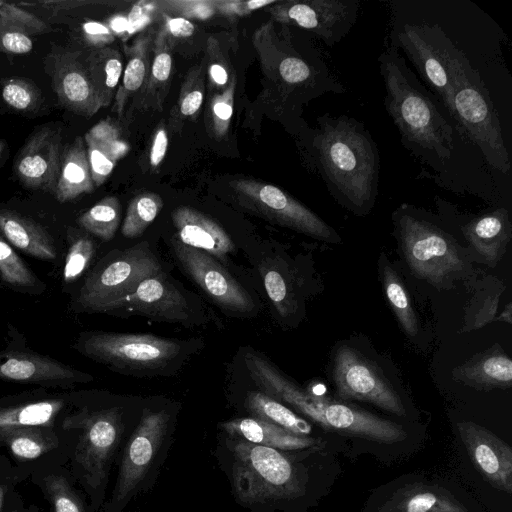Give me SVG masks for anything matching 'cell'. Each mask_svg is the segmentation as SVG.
<instances>
[{
    "instance_id": "55",
    "label": "cell",
    "mask_w": 512,
    "mask_h": 512,
    "mask_svg": "<svg viewBox=\"0 0 512 512\" xmlns=\"http://www.w3.org/2000/svg\"><path fill=\"white\" fill-rule=\"evenodd\" d=\"M5 147H6V142L4 140L0 139V158L5 150Z\"/></svg>"
},
{
    "instance_id": "17",
    "label": "cell",
    "mask_w": 512,
    "mask_h": 512,
    "mask_svg": "<svg viewBox=\"0 0 512 512\" xmlns=\"http://www.w3.org/2000/svg\"><path fill=\"white\" fill-rule=\"evenodd\" d=\"M60 130L51 125L37 128L14 160V173L26 187L54 193L62 154Z\"/></svg>"
},
{
    "instance_id": "27",
    "label": "cell",
    "mask_w": 512,
    "mask_h": 512,
    "mask_svg": "<svg viewBox=\"0 0 512 512\" xmlns=\"http://www.w3.org/2000/svg\"><path fill=\"white\" fill-rule=\"evenodd\" d=\"M380 512H468L443 487L422 482L406 484L383 505Z\"/></svg>"
},
{
    "instance_id": "30",
    "label": "cell",
    "mask_w": 512,
    "mask_h": 512,
    "mask_svg": "<svg viewBox=\"0 0 512 512\" xmlns=\"http://www.w3.org/2000/svg\"><path fill=\"white\" fill-rule=\"evenodd\" d=\"M0 441L20 459H35L58 446V437L51 427L23 426L0 429Z\"/></svg>"
},
{
    "instance_id": "28",
    "label": "cell",
    "mask_w": 512,
    "mask_h": 512,
    "mask_svg": "<svg viewBox=\"0 0 512 512\" xmlns=\"http://www.w3.org/2000/svg\"><path fill=\"white\" fill-rule=\"evenodd\" d=\"M94 187L85 142L82 137H77L62 151L53 195L57 201L66 203L91 193Z\"/></svg>"
},
{
    "instance_id": "31",
    "label": "cell",
    "mask_w": 512,
    "mask_h": 512,
    "mask_svg": "<svg viewBox=\"0 0 512 512\" xmlns=\"http://www.w3.org/2000/svg\"><path fill=\"white\" fill-rule=\"evenodd\" d=\"M246 406L253 417L277 425L295 435L309 436L312 432L310 422L262 391L250 392Z\"/></svg>"
},
{
    "instance_id": "40",
    "label": "cell",
    "mask_w": 512,
    "mask_h": 512,
    "mask_svg": "<svg viewBox=\"0 0 512 512\" xmlns=\"http://www.w3.org/2000/svg\"><path fill=\"white\" fill-rule=\"evenodd\" d=\"M44 483L55 512H84L81 501L64 477L51 475Z\"/></svg>"
},
{
    "instance_id": "51",
    "label": "cell",
    "mask_w": 512,
    "mask_h": 512,
    "mask_svg": "<svg viewBox=\"0 0 512 512\" xmlns=\"http://www.w3.org/2000/svg\"><path fill=\"white\" fill-rule=\"evenodd\" d=\"M168 28L176 37H188L194 33V25L183 17L172 18L168 21Z\"/></svg>"
},
{
    "instance_id": "24",
    "label": "cell",
    "mask_w": 512,
    "mask_h": 512,
    "mask_svg": "<svg viewBox=\"0 0 512 512\" xmlns=\"http://www.w3.org/2000/svg\"><path fill=\"white\" fill-rule=\"evenodd\" d=\"M462 230L474 250L493 266L505 252L512 228L507 210L497 208L475 217Z\"/></svg>"
},
{
    "instance_id": "42",
    "label": "cell",
    "mask_w": 512,
    "mask_h": 512,
    "mask_svg": "<svg viewBox=\"0 0 512 512\" xmlns=\"http://www.w3.org/2000/svg\"><path fill=\"white\" fill-rule=\"evenodd\" d=\"M33 49L30 36L13 24L0 18V52L26 54Z\"/></svg>"
},
{
    "instance_id": "14",
    "label": "cell",
    "mask_w": 512,
    "mask_h": 512,
    "mask_svg": "<svg viewBox=\"0 0 512 512\" xmlns=\"http://www.w3.org/2000/svg\"><path fill=\"white\" fill-rule=\"evenodd\" d=\"M359 0L289 1L276 9V17L312 31L328 46L338 43L354 25Z\"/></svg>"
},
{
    "instance_id": "25",
    "label": "cell",
    "mask_w": 512,
    "mask_h": 512,
    "mask_svg": "<svg viewBox=\"0 0 512 512\" xmlns=\"http://www.w3.org/2000/svg\"><path fill=\"white\" fill-rule=\"evenodd\" d=\"M221 426L228 434L238 439L282 451L317 448L322 444L321 439L295 435L255 417L233 419L222 423Z\"/></svg>"
},
{
    "instance_id": "38",
    "label": "cell",
    "mask_w": 512,
    "mask_h": 512,
    "mask_svg": "<svg viewBox=\"0 0 512 512\" xmlns=\"http://www.w3.org/2000/svg\"><path fill=\"white\" fill-rule=\"evenodd\" d=\"M118 140L101 142L85 135L84 142L87 146V158L94 186L103 184L111 174L117 161L113 149Z\"/></svg>"
},
{
    "instance_id": "21",
    "label": "cell",
    "mask_w": 512,
    "mask_h": 512,
    "mask_svg": "<svg viewBox=\"0 0 512 512\" xmlns=\"http://www.w3.org/2000/svg\"><path fill=\"white\" fill-rule=\"evenodd\" d=\"M67 394H51L46 388L0 399V429L42 426L52 427L67 406Z\"/></svg>"
},
{
    "instance_id": "15",
    "label": "cell",
    "mask_w": 512,
    "mask_h": 512,
    "mask_svg": "<svg viewBox=\"0 0 512 512\" xmlns=\"http://www.w3.org/2000/svg\"><path fill=\"white\" fill-rule=\"evenodd\" d=\"M81 53L54 46L45 59L58 103L75 114L90 117L102 104L94 91Z\"/></svg>"
},
{
    "instance_id": "22",
    "label": "cell",
    "mask_w": 512,
    "mask_h": 512,
    "mask_svg": "<svg viewBox=\"0 0 512 512\" xmlns=\"http://www.w3.org/2000/svg\"><path fill=\"white\" fill-rule=\"evenodd\" d=\"M172 220L181 243L217 258H225L233 252L234 243L225 230L196 209L177 207L172 212Z\"/></svg>"
},
{
    "instance_id": "36",
    "label": "cell",
    "mask_w": 512,
    "mask_h": 512,
    "mask_svg": "<svg viewBox=\"0 0 512 512\" xmlns=\"http://www.w3.org/2000/svg\"><path fill=\"white\" fill-rule=\"evenodd\" d=\"M68 251L63 270L66 284L75 281L86 270L95 254V243L85 233L74 228L68 229Z\"/></svg>"
},
{
    "instance_id": "35",
    "label": "cell",
    "mask_w": 512,
    "mask_h": 512,
    "mask_svg": "<svg viewBox=\"0 0 512 512\" xmlns=\"http://www.w3.org/2000/svg\"><path fill=\"white\" fill-rule=\"evenodd\" d=\"M163 201L152 192H143L135 196L129 203L121 233L127 238H137L158 216Z\"/></svg>"
},
{
    "instance_id": "34",
    "label": "cell",
    "mask_w": 512,
    "mask_h": 512,
    "mask_svg": "<svg viewBox=\"0 0 512 512\" xmlns=\"http://www.w3.org/2000/svg\"><path fill=\"white\" fill-rule=\"evenodd\" d=\"M120 217L121 207L118 199L107 196L81 214L77 222L86 232L108 241L114 237Z\"/></svg>"
},
{
    "instance_id": "13",
    "label": "cell",
    "mask_w": 512,
    "mask_h": 512,
    "mask_svg": "<svg viewBox=\"0 0 512 512\" xmlns=\"http://www.w3.org/2000/svg\"><path fill=\"white\" fill-rule=\"evenodd\" d=\"M174 254L185 271L219 306L240 314L255 304L247 291L209 254L172 240Z\"/></svg>"
},
{
    "instance_id": "1",
    "label": "cell",
    "mask_w": 512,
    "mask_h": 512,
    "mask_svg": "<svg viewBox=\"0 0 512 512\" xmlns=\"http://www.w3.org/2000/svg\"><path fill=\"white\" fill-rule=\"evenodd\" d=\"M311 138L313 158L333 197L366 214L377 196L379 153L369 131L347 116L324 114Z\"/></svg>"
},
{
    "instance_id": "8",
    "label": "cell",
    "mask_w": 512,
    "mask_h": 512,
    "mask_svg": "<svg viewBox=\"0 0 512 512\" xmlns=\"http://www.w3.org/2000/svg\"><path fill=\"white\" fill-rule=\"evenodd\" d=\"M171 415L166 410H143L141 420L127 442L108 512H121L156 463L169 432Z\"/></svg>"
},
{
    "instance_id": "44",
    "label": "cell",
    "mask_w": 512,
    "mask_h": 512,
    "mask_svg": "<svg viewBox=\"0 0 512 512\" xmlns=\"http://www.w3.org/2000/svg\"><path fill=\"white\" fill-rule=\"evenodd\" d=\"M264 285L269 298L279 313L286 314L288 309V290L283 277L277 271L269 270L264 275Z\"/></svg>"
},
{
    "instance_id": "45",
    "label": "cell",
    "mask_w": 512,
    "mask_h": 512,
    "mask_svg": "<svg viewBox=\"0 0 512 512\" xmlns=\"http://www.w3.org/2000/svg\"><path fill=\"white\" fill-rule=\"evenodd\" d=\"M82 30L85 40L92 46H102L113 39L109 27L100 22L87 21L82 25Z\"/></svg>"
},
{
    "instance_id": "5",
    "label": "cell",
    "mask_w": 512,
    "mask_h": 512,
    "mask_svg": "<svg viewBox=\"0 0 512 512\" xmlns=\"http://www.w3.org/2000/svg\"><path fill=\"white\" fill-rule=\"evenodd\" d=\"M233 458V485L242 502L264 503L303 493L298 469L280 450L238 439Z\"/></svg>"
},
{
    "instance_id": "37",
    "label": "cell",
    "mask_w": 512,
    "mask_h": 512,
    "mask_svg": "<svg viewBox=\"0 0 512 512\" xmlns=\"http://www.w3.org/2000/svg\"><path fill=\"white\" fill-rule=\"evenodd\" d=\"M1 96L11 109L19 112H30L39 106L42 95L39 88L32 81L13 77L3 82Z\"/></svg>"
},
{
    "instance_id": "18",
    "label": "cell",
    "mask_w": 512,
    "mask_h": 512,
    "mask_svg": "<svg viewBox=\"0 0 512 512\" xmlns=\"http://www.w3.org/2000/svg\"><path fill=\"white\" fill-rule=\"evenodd\" d=\"M184 295L163 272L144 279L129 295L104 306L100 312L145 315L157 320L183 322L189 317Z\"/></svg>"
},
{
    "instance_id": "11",
    "label": "cell",
    "mask_w": 512,
    "mask_h": 512,
    "mask_svg": "<svg viewBox=\"0 0 512 512\" xmlns=\"http://www.w3.org/2000/svg\"><path fill=\"white\" fill-rule=\"evenodd\" d=\"M230 186L246 206L281 226L325 242L340 240L312 210L272 184L240 179L230 182Z\"/></svg>"
},
{
    "instance_id": "12",
    "label": "cell",
    "mask_w": 512,
    "mask_h": 512,
    "mask_svg": "<svg viewBox=\"0 0 512 512\" xmlns=\"http://www.w3.org/2000/svg\"><path fill=\"white\" fill-rule=\"evenodd\" d=\"M332 378L340 400L367 402L391 414L406 415L396 390L368 359L349 346L336 350Z\"/></svg>"
},
{
    "instance_id": "32",
    "label": "cell",
    "mask_w": 512,
    "mask_h": 512,
    "mask_svg": "<svg viewBox=\"0 0 512 512\" xmlns=\"http://www.w3.org/2000/svg\"><path fill=\"white\" fill-rule=\"evenodd\" d=\"M380 271L386 298L398 322L408 336H416L419 330L417 316L412 308L402 280L387 262L384 254H382L380 258Z\"/></svg>"
},
{
    "instance_id": "7",
    "label": "cell",
    "mask_w": 512,
    "mask_h": 512,
    "mask_svg": "<svg viewBox=\"0 0 512 512\" xmlns=\"http://www.w3.org/2000/svg\"><path fill=\"white\" fill-rule=\"evenodd\" d=\"M74 349L82 355L118 369L158 370L175 359L179 342L150 334L86 332Z\"/></svg>"
},
{
    "instance_id": "43",
    "label": "cell",
    "mask_w": 512,
    "mask_h": 512,
    "mask_svg": "<svg viewBox=\"0 0 512 512\" xmlns=\"http://www.w3.org/2000/svg\"><path fill=\"white\" fill-rule=\"evenodd\" d=\"M234 81L221 95H217L211 106L212 126L217 136H223L229 126L233 113Z\"/></svg>"
},
{
    "instance_id": "16",
    "label": "cell",
    "mask_w": 512,
    "mask_h": 512,
    "mask_svg": "<svg viewBox=\"0 0 512 512\" xmlns=\"http://www.w3.org/2000/svg\"><path fill=\"white\" fill-rule=\"evenodd\" d=\"M93 376L49 356L23 349L0 351V381L71 388Z\"/></svg>"
},
{
    "instance_id": "53",
    "label": "cell",
    "mask_w": 512,
    "mask_h": 512,
    "mask_svg": "<svg viewBox=\"0 0 512 512\" xmlns=\"http://www.w3.org/2000/svg\"><path fill=\"white\" fill-rule=\"evenodd\" d=\"M109 29L115 33L128 31V20L123 16H115L110 20Z\"/></svg>"
},
{
    "instance_id": "10",
    "label": "cell",
    "mask_w": 512,
    "mask_h": 512,
    "mask_svg": "<svg viewBox=\"0 0 512 512\" xmlns=\"http://www.w3.org/2000/svg\"><path fill=\"white\" fill-rule=\"evenodd\" d=\"M291 407L325 430L342 435L382 444H394L407 436L404 428L393 421L343 402L309 394L304 390Z\"/></svg>"
},
{
    "instance_id": "23",
    "label": "cell",
    "mask_w": 512,
    "mask_h": 512,
    "mask_svg": "<svg viewBox=\"0 0 512 512\" xmlns=\"http://www.w3.org/2000/svg\"><path fill=\"white\" fill-rule=\"evenodd\" d=\"M0 232L15 248L44 261L57 258L53 237L34 220L7 208H0Z\"/></svg>"
},
{
    "instance_id": "39",
    "label": "cell",
    "mask_w": 512,
    "mask_h": 512,
    "mask_svg": "<svg viewBox=\"0 0 512 512\" xmlns=\"http://www.w3.org/2000/svg\"><path fill=\"white\" fill-rule=\"evenodd\" d=\"M146 62L144 43L139 41L124 70L122 87L116 94V106L119 112L128 92L136 91L143 84L146 75Z\"/></svg>"
},
{
    "instance_id": "19",
    "label": "cell",
    "mask_w": 512,
    "mask_h": 512,
    "mask_svg": "<svg viewBox=\"0 0 512 512\" xmlns=\"http://www.w3.org/2000/svg\"><path fill=\"white\" fill-rule=\"evenodd\" d=\"M457 430L473 466L495 489L512 493V448L492 431L472 422L457 423Z\"/></svg>"
},
{
    "instance_id": "33",
    "label": "cell",
    "mask_w": 512,
    "mask_h": 512,
    "mask_svg": "<svg viewBox=\"0 0 512 512\" xmlns=\"http://www.w3.org/2000/svg\"><path fill=\"white\" fill-rule=\"evenodd\" d=\"M0 277L16 290L31 293H42L46 285L19 257L12 245L0 235Z\"/></svg>"
},
{
    "instance_id": "50",
    "label": "cell",
    "mask_w": 512,
    "mask_h": 512,
    "mask_svg": "<svg viewBox=\"0 0 512 512\" xmlns=\"http://www.w3.org/2000/svg\"><path fill=\"white\" fill-rule=\"evenodd\" d=\"M175 3L177 5H180L183 14L188 15L189 17L204 19L213 14V9L211 6L212 4H214V2L212 3L206 1H185V4L189 6V8L182 6L179 2Z\"/></svg>"
},
{
    "instance_id": "26",
    "label": "cell",
    "mask_w": 512,
    "mask_h": 512,
    "mask_svg": "<svg viewBox=\"0 0 512 512\" xmlns=\"http://www.w3.org/2000/svg\"><path fill=\"white\" fill-rule=\"evenodd\" d=\"M452 376L480 390L507 389L512 385V361L501 349L493 348L454 368Z\"/></svg>"
},
{
    "instance_id": "54",
    "label": "cell",
    "mask_w": 512,
    "mask_h": 512,
    "mask_svg": "<svg viewBox=\"0 0 512 512\" xmlns=\"http://www.w3.org/2000/svg\"><path fill=\"white\" fill-rule=\"evenodd\" d=\"M500 316L501 317L498 318L499 320H504V321L508 322L509 324L511 323V305H510V303L506 307V314L503 312Z\"/></svg>"
},
{
    "instance_id": "52",
    "label": "cell",
    "mask_w": 512,
    "mask_h": 512,
    "mask_svg": "<svg viewBox=\"0 0 512 512\" xmlns=\"http://www.w3.org/2000/svg\"><path fill=\"white\" fill-rule=\"evenodd\" d=\"M209 73L211 79L219 86L225 85L228 81L226 69L218 63H214L210 66Z\"/></svg>"
},
{
    "instance_id": "6",
    "label": "cell",
    "mask_w": 512,
    "mask_h": 512,
    "mask_svg": "<svg viewBox=\"0 0 512 512\" xmlns=\"http://www.w3.org/2000/svg\"><path fill=\"white\" fill-rule=\"evenodd\" d=\"M161 272L158 259L145 243L107 256L84 281L75 307L81 312H100L132 293L144 279Z\"/></svg>"
},
{
    "instance_id": "29",
    "label": "cell",
    "mask_w": 512,
    "mask_h": 512,
    "mask_svg": "<svg viewBox=\"0 0 512 512\" xmlns=\"http://www.w3.org/2000/svg\"><path fill=\"white\" fill-rule=\"evenodd\" d=\"M84 65L102 107L109 105L122 74L121 55L112 48H99L88 54Z\"/></svg>"
},
{
    "instance_id": "4",
    "label": "cell",
    "mask_w": 512,
    "mask_h": 512,
    "mask_svg": "<svg viewBox=\"0 0 512 512\" xmlns=\"http://www.w3.org/2000/svg\"><path fill=\"white\" fill-rule=\"evenodd\" d=\"M394 221L404 257L415 275L436 287H448L464 276L465 257L438 226L416 215L408 205L395 212Z\"/></svg>"
},
{
    "instance_id": "56",
    "label": "cell",
    "mask_w": 512,
    "mask_h": 512,
    "mask_svg": "<svg viewBox=\"0 0 512 512\" xmlns=\"http://www.w3.org/2000/svg\"><path fill=\"white\" fill-rule=\"evenodd\" d=\"M3 498H4V489L0 485V511H1V508H2V504H3Z\"/></svg>"
},
{
    "instance_id": "57",
    "label": "cell",
    "mask_w": 512,
    "mask_h": 512,
    "mask_svg": "<svg viewBox=\"0 0 512 512\" xmlns=\"http://www.w3.org/2000/svg\"><path fill=\"white\" fill-rule=\"evenodd\" d=\"M3 1H0V6L2 5Z\"/></svg>"
},
{
    "instance_id": "3",
    "label": "cell",
    "mask_w": 512,
    "mask_h": 512,
    "mask_svg": "<svg viewBox=\"0 0 512 512\" xmlns=\"http://www.w3.org/2000/svg\"><path fill=\"white\" fill-rule=\"evenodd\" d=\"M440 42L452 87L450 115L479 147L488 164L507 173L510 169L508 150L499 118L479 73L444 32Z\"/></svg>"
},
{
    "instance_id": "47",
    "label": "cell",
    "mask_w": 512,
    "mask_h": 512,
    "mask_svg": "<svg viewBox=\"0 0 512 512\" xmlns=\"http://www.w3.org/2000/svg\"><path fill=\"white\" fill-rule=\"evenodd\" d=\"M166 48L164 45L157 51L152 64L153 78L162 83L169 79L172 68V58Z\"/></svg>"
},
{
    "instance_id": "20",
    "label": "cell",
    "mask_w": 512,
    "mask_h": 512,
    "mask_svg": "<svg viewBox=\"0 0 512 512\" xmlns=\"http://www.w3.org/2000/svg\"><path fill=\"white\" fill-rule=\"evenodd\" d=\"M442 29L406 24L398 34V44L410 58L423 79L438 93L448 110L452 87L441 50Z\"/></svg>"
},
{
    "instance_id": "2",
    "label": "cell",
    "mask_w": 512,
    "mask_h": 512,
    "mask_svg": "<svg viewBox=\"0 0 512 512\" xmlns=\"http://www.w3.org/2000/svg\"><path fill=\"white\" fill-rule=\"evenodd\" d=\"M385 85V108L402 142L426 162L441 167L451 159L454 135L450 123L408 74L395 50L378 58Z\"/></svg>"
},
{
    "instance_id": "48",
    "label": "cell",
    "mask_w": 512,
    "mask_h": 512,
    "mask_svg": "<svg viewBox=\"0 0 512 512\" xmlns=\"http://www.w3.org/2000/svg\"><path fill=\"white\" fill-rule=\"evenodd\" d=\"M203 102L202 89H193L182 95L179 110L183 116H191L195 114L201 107Z\"/></svg>"
},
{
    "instance_id": "41",
    "label": "cell",
    "mask_w": 512,
    "mask_h": 512,
    "mask_svg": "<svg viewBox=\"0 0 512 512\" xmlns=\"http://www.w3.org/2000/svg\"><path fill=\"white\" fill-rule=\"evenodd\" d=\"M0 18L13 24L28 36L46 34L52 28L36 15L15 4L4 2L0 6Z\"/></svg>"
},
{
    "instance_id": "46",
    "label": "cell",
    "mask_w": 512,
    "mask_h": 512,
    "mask_svg": "<svg viewBox=\"0 0 512 512\" xmlns=\"http://www.w3.org/2000/svg\"><path fill=\"white\" fill-rule=\"evenodd\" d=\"M275 3L274 0L223 1L215 2L225 14L244 15L251 11Z\"/></svg>"
},
{
    "instance_id": "49",
    "label": "cell",
    "mask_w": 512,
    "mask_h": 512,
    "mask_svg": "<svg viewBox=\"0 0 512 512\" xmlns=\"http://www.w3.org/2000/svg\"><path fill=\"white\" fill-rule=\"evenodd\" d=\"M168 146L167 133L164 128L159 129L153 139L150 151V164L157 167L164 159Z\"/></svg>"
},
{
    "instance_id": "9",
    "label": "cell",
    "mask_w": 512,
    "mask_h": 512,
    "mask_svg": "<svg viewBox=\"0 0 512 512\" xmlns=\"http://www.w3.org/2000/svg\"><path fill=\"white\" fill-rule=\"evenodd\" d=\"M66 430L80 429L75 460L87 484L98 489L107 479L111 459L118 448L123 423L118 408L90 412L87 409L67 416L62 424Z\"/></svg>"
}]
</instances>
